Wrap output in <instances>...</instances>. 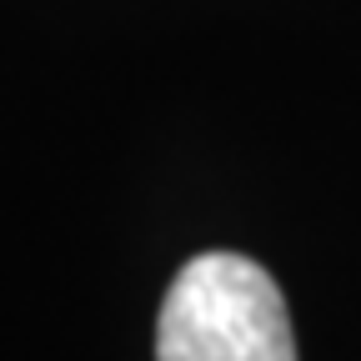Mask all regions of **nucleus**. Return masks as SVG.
Wrapping results in <instances>:
<instances>
[{
  "mask_svg": "<svg viewBox=\"0 0 361 361\" xmlns=\"http://www.w3.org/2000/svg\"><path fill=\"white\" fill-rule=\"evenodd\" d=\"M156 361H296L291 316L271 271L236 251L186 261L161 301Z\"/></svg>",
  "mask_w": 361,
  "mask_h": 361,
  "instance_id": "nucleus-1",
  "label": "nucleus"
}]
</instances>
